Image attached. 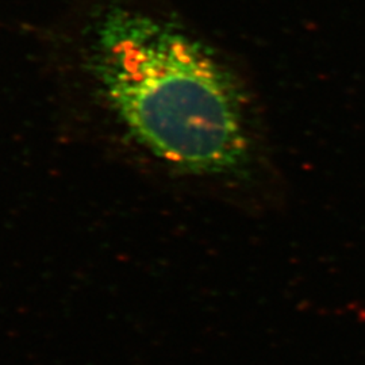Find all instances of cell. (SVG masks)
Here are the masks:
<instances>
[{
	"instance_id": "cell-1",
	"label": "cell",
	"mask_w": 365,
	"mask_h": 365,
	"mask_svg": "<svg viewBox=\"0 0 365 365\" xmlns=\"http://www.w3.org/2000/svg\"><path fill=\"white\" fill-rule=\"evenodd\" d=\"M80 22L78 86L135 144L190 173H248V98L210 45L144 1L101 0Z\"/></svg>"
}]
</instances>
